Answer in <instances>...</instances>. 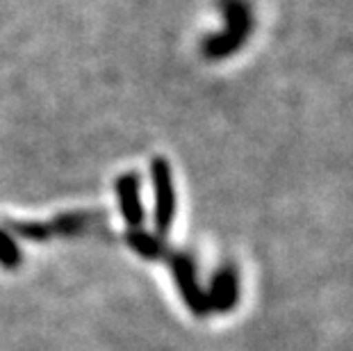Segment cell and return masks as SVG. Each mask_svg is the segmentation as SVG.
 I'll list each match as a JSON object with an SVG mask.
<instances>
[{
    "label": "cell",
    "instance_id": "cell-2",
    "mask_svg": "<svg viewBox=\"0 0 353 351\" xmlns=\"http://www.w3.org/2000/svg\"><path fill=\"white\" fill-rule=\"evenodd\" d=\"M153 190H155V223L160 233H167L176 214V192L171 167L164 158H153L151 162Z\"/></svg>",
    "mask_w": 353,
    "mask_h": 351
},
{
    "label": "cell",
    "instance_id": "cell-4",
    "mask_svg": "<svg viewBox=\"0 0 353 351\" xmlns=\"http://www.w3.org/2000/svg\"><path fill=\"white\" fill-rule=\"evenodd\" d=\"M0 260H3L7 267L17 265V260H19L17 246H14V242L10 240V235H5L3 230H0Z\"/></svg>",
    "mask_w": 353,
    "mask_h": 351
},
{
    "label": "cell",
    "instance_id": "cell-3",
    "mask_svg": "<svg viewBox=\"0 0 353 351\" xmlns=\"http://www.w3.org/2000/svg\"><path fill=\"white\" fill-rule=\"evenodd\" d=\"M117 197L121 203V212L130 226H139L144 219L141 212V199H139V178L137 174H123L117 178Z\"/></svg>",
    "mask_w": 353,
    "mask_h": 351
},
{
    "label": "cell",
    "instance_id": "cell-1",
    "mask_svg": "<svg viewBox=\"0 0 353 351\" xmlns=\"http://www.w3.org/2000/svg\"><path fill=\"white\" fill-rule=\"evenodd\" d=\"M219 10L226 28L221 32L205 37L201 46L203 57L210 62H219V59L235 55L253 32V12L246 0H219Z\"/></svg>",
    "mask_w": 353,
    "mask_h": 351
}]
</instances>
